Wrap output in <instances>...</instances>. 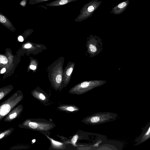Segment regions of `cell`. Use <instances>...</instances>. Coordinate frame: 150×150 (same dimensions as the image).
Here are the masks:
<instances>
[{
  "label": "cell",
  "instance_id": "cell-1",
  "mask_svg": "<svg viewBox=\"0 0 150 150\" xmlns=\"http://www.w3.org/2000/svg\"><path fill=\"white\" fill-rule=\"evenodd\" d=\"M23 98V93L20 90H18L0 104V122L9 112L16 106Z\"/></svg>",
  "mask_w": 150,
  "mask_h": 150
},
{
  "label": "cell",
  "instance_id": "cell-2",
  "mask_svg": "<svg viewBox=\"0 0 150 150\" xmlns=\"http://www.w3.org/2000/svg\"><path fill=\"white\" fill-rule=\"evenodd\" d=\"M4 54L7 57L8 62L0 70V75L4 74L3 80L10 77L13 73L16 68L21 60L20 57L14 55L11 50L9 48L6 49Z\"/></svg>",
  "mask_w": 150,
  "mask_h": 150
},
{
  "label": "cell",
  "instance_id": "cell-3",
  "mask_svg": "<svg viewBox=\"0 0 150 150\" xmlns=\"http://www.w3.org/2000/svg\"><path fill=\"white\" fill-rule=\"evenodd\" d=\"M102 1L92 0L85 4L80 11V14L76 18V22H81L91 16L101 5Z\"/></svg>",
  "mask_w": 150,
  "mask_h": 150
},
{
  "label": "cell",
  "instance_id": "cell-4",
  "mask_svg": "<svg viewBox=\"0 0 150 150\" xmlns=\"http://www.w3.org/2000/svg\"><path fill=\"white\" fill-rule=\"evenodd\" d=\"M51 123L48 122H40L38 119H26L24 121L18 125L21 128L29 129L39 131H45L52 127Z\"/></svg>",
  "mask_w": 150,
  "mask_h": 150
},
{
  "label": "cell",
  "instance_id": "cell-5",
  "mask_svg": "<svg viewBox=\"0 0 150 150\" xmlns=\"http://www.w3.org/2000/svg\"><path fill=\"white\" fill-rule=\"evenodd\" d=\"M23 106L20 104L13 108L5 117L4 120L5 122H11L19 117L23 110Z\"/></svg>",
  "mask_w": 150,
  "mask_h": 150
},
{
  "label": "cell",
  "instance_id": "cell-6",
  "mask_svg": "<svg viewBox=\"0 0 150 150\" xmlns=\"http://www.w3.org/2000/svg\"><path fill=\"white\" fill-rule=\"evenodd\" d=\"M97 36H95V38H93V41L89 43V49L90 52L93 55H96L100 52L101 46V41H99L100 38H97Z\"/></svg>",
  "mask_w": 150,
  "mask_h": 150
},
{
  "label": "cell",
  "instance_id": "cell-7",
  "mask_svg": "<svg viewBox=\"0 0 150 150\" xmlns=\"http://www.w3.org/2000/svg\"><path fill=\"white\" fill-rule=\"evenodd\" d=\"M103 82L104 81H84L75 86L72 90L74 91H80L90 88L91 86H95L101 83H103Z\"/></svg>",
  "mask_w": 150,
  "mask_h": 150
},
{
  "label": "cell",
  "instance_id": "cell-8",
  "mask_svg": "<svg viewBox=\"0 0 150 150\" xmlns=\"http://www.w3.org/2000/svg\"><path fill=\"white\" fill-rule=\"evenodd\" d=\"M129 3V0H126L121 2L113 7L110 13L115 15L120 14L126 9Z\"/></svg>",
  "mask_w": 150,
  "mask_h": 150
},
{
  "label": "cell",
  "instance_id": "cell-9",
  "mask_svg": "<svg viewBox=\"0 0 150 150\" xmlns=\"http://www.w3.org/2000/svg\"><path fill=\"white\" fill-rule=\"evenodd\" d=\"M0 23L13 32H15L16 29L12 23L4 15L0 12Z\"/></svg>",
  "mask_w": 150,
  "mask_h": 150
},
{
  "label": "cell",
  "instance_id": "cell-10",
  "mask_svg": "<svg viewBox=\"0 0 150 150\" xmlns=\"http://www.w3.org/2000/svg\"><path fill=\"white\" fill-rule=\"evenodd\" d=\"M78 0H56L53 1L45 5L47 6L54 7L63 5Z\"/></svg>",
  "mask_w": 150,
  "mask_h": 150
},
{
  "label": "cell",
  "instance_id": "cell-11",
  "mask_svg": "<svg viewBox=\"0 0 150 150\" xmlns=\"http://www.w3.org/2000/svg\"><path fill=\"white\" fill-rule=\"evenodd\" d=\"M14 88L12 85H10L0 88V100L3 99Z\"/></svg>",
  "mask_w": 150,
  "mask_h": 150
},
{
  "label": "cell",
  "instance_id": "cell-12",
  "mask_svg": "<svg viewBox=\"0 0 150 150\" xmlns=\"http://www.w3.org/2000/svg\"><path fill=\"white\" fill-rule=\"evenodd\" d=\"M14 129V128L11 127L4 131H0V140L10 135Z\"/></svg>",
  "mask_w": 150,
  "mask_h": 150
},
{
  "label": "cell",
  "instance_id": "cell-13",
  "mask_svg": "<svg viewBox=\"0 0 150 150\" xmlns=\"http://www.w3.org/2000/svg\"><path fill=\"white\" fill-rule=\"evenodd\" d=\"M8 62V59L7 56L4 54L0 53V70L3 67L6 66Z\"/></svg>",
  "mask_w": 150,
  "mask_h": 150
},
{
  "label": "cell",
  "instance_id": "cell-14",
  "mask_svg": "<svg viewBox=\"0 0 150 150\" xmlns=\"http://www.w3.org/2000/svg\"><path fill=\"white\" fill-rule=\"evenodd\" d=\"M32 94L33 96L36 98H38L41 100H44L46 98L45 96L42 93H39L38 94L33 91L32 92Z\"/></svg>",
  "mask_w": 150,
  "mask_h": 150
},
{
  "label": "cell",
  "instance_id": "cell-15",
  "mask_svg": "<svg viewBox=\"0 0 150 150\" xmlns=\"http://www.w3.org/2000/svg\"><path fill=\"white\" fill-rule=\"evenodd\" d=\"M51 140L52 145L54 147L57 148H62L63 145L62 143L57 141L54 140L50 139Z\"/></svg>",
  "mask_w": 150,
  "mask_h": 150
},
{
  "label": "cell",
  "instance_id": "cell-16",
  "mask_svg": "<svg viewBox=\"0 0 150 150\" xmlns=\"http://www.w3.org/2000/svg\"><path fill=\"white\" fill-rule=\"evenodd\" d=\"M49 0H29V4L31 5H34Z\"/></svg>",
  "mask_w": 150,
  "mask_h": 150
},
{
  "label": "cell",
  "instance_id": "cell-17",
  "mask_svg": "<svg viewBox=\"0 0 150 150\" xmlns=\"http://www.w3.org/2000/svg\"><path fill=\"white\" fill-rule=\"evenodd\" d=\"M55 81L57 83L59 84L62 81V76L61 74L57 75L55 77Z\"/></svg>",
  "mask_w": 150,
  "mask_h": 150
},
{
  "label": "cell",
  "instance_id": "cell-18",
  "mask_svg": "<svg viewBox=\"0 0 150 150\" xmlns=\"http://www.w3.org/2000/svg\"><path fill=\"white\" fill-rule=\"evenodd\" d=\"M73 70V67H71L67 69L66 72V74L67 76L69 77L70 76L72 73Z\"/></svg>",
  "mask_w": 150,
  "mask_h": 150
},
{
  "label": "cell",
  "instance_id": "cell-19",
  "mask_svg": "<svg viewBox=\"0 0 150 150\" xmlns=\"http://www.w3.org/2000/svg\"><path fill=\"white\" fill-rule=\"evenodd\" d=\"M78 138V136L77 135L74 136L71 140L72 143L74 145H76V143Z\"/></svg>",
  "mask_w": 150,
  "mask_h": 150
},
{
  "label": "cell",
  "instance_id": "cell-20",
  "mask_svg": "<svg viewBox=\"0 0 150 150\" xmlns=\"http://www.w3.org/2000/svg\"><path fill=\"white\" fill-rule=\"evenodd\" d=\"M99 118L97 116L92 117L91 119V121L92 122H96L99 121Z\"/></svg>",
  "mask_w": 150,
  "mask_h": 150
},
{
  "label": "cell",
  "instance_id": "cell-21",
  "mask_svg": "<svg viewBox=\"0 0 150 150\" xmlns=\"http://www.w3.org/2000/svg\"><path fill=\"white\" fill-rule=\"evenodd\" d=\"M28 0H23L20 3V5L23 7H25L26 5L27 1Z\"/></svg>",
  "mask_w": 150,
  "mask_h": 150
},
{
  "label": "cell",
  "instance_id": "cell-22",
  "mask_svg": "<svg viewBox=\"0 0 150 150\" xmlns=\"http://www.w3.org/2000/svg\"><path fill=\"white\" fill-rule=\"evenodd\" d=\"M18 41L22 42L24 41V39L22 35H19L18 37Z\"/></svg>",
  "mask_w": 150,
  "mask_h": 150
},
{
  "label": "cell",
  "instance_id": "cell-23",
  "mask_svg": "<svg viewBox=\"0 0 150 150\" xmlns=\"http://www.w3.org/2000/svg\"><path fill=\"white\" fill-rule=\"evenodd\" d=\"M66 109L67 110L70 111H73L75 110L74 108L71 106L67 107Z\"/></svg>",
  "mask_w": 150,
  "mask_h": 150
},
{
  "label": "cell",
  "instance_id": "cell-24",
  "mask_svg": "<svg viewBox=\"0 0 150 150\" xmlns=\"http://www.w3.org/2000/svg\"><path fill=\"white\" fill-rule=\"evenodd\" d=\"M36 66L32 64H31L29 66L30 68L33 70H35L36 69Z\"/></svg>",
  "mask_w": 150,
  "mask_h": 150
},
{
  "label": "cell",
  "instance_id": "cell-25",
  "mask_svg": "<svg viewBox=\"0 0 150 150\" xmlns=\"http://www.w3.org/2000/svg\"><path fill=\"white\" fill-rule=\"evenodd\" d=\"M1 79L0 78V81H1Z\"/></svg>",
  "mask_w": 150,
  "mask_h": 150
}]
</instances>
